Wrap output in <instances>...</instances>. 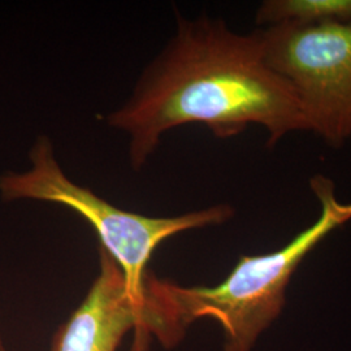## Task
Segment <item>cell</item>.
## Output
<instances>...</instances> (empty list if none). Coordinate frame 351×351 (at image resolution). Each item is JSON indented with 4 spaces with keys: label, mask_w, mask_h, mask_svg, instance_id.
Here are the masks:
<instances>
[{
    "label": "cell",
    "mask_w": 351,
    "mask_h": 351,
    "mask_svg": "<svg viewBox=\"0 0 351 351\" xmlns=\"http://www.w3.org/2000/svg\"><path fill=\"white\" fill-rule=\"evenodd\" d=\"M106 121L128 136L136 169L177 126L203 124L226 139L259 125L268 146L308 132L297 95L265 59L259 32L239 34L208 16L178 17L175 36Z\"/></svg>",
    "instance_id": "1"
},
{
    "label": "cell",
    "mask_w": 351,
    "mask_h": 351,
    "mask_svg": "<svg viewBox=\"0 0 351 351\" xmlns=\"http://www.w3.org/2000/svg\"><path fill=\"white\" fill-rule=\"evenodd\" d=\"M310 188L320 204L314 223L278 250L239 256L220 284L181 287L147 271L143 281L146 339L154 336L171 349L182 341L193 323L211 319L223 329L224 351L252 350L281 314L289 282L306 256L351 220V203L337 199L330 178L314 176Z\"/></svg>",
    "instance_id": "2"
},
{
    "label": "cell",
    "mask_w": 351,
    "mask_h": 351,
    "mask_svg": "<svg viewBox=\"0 0 351 351\" xmlns=\"http://www.w3.org/2000/svg\"><path fill=\"white\" fill-rule=\"evenodd\" d=\"M29 160L26 171H5L0 175V199L53 203L82 216L94 228L101 249L121 268L126 290L139 306L143 304L147 263L162 242L191 229L221 226L234 216V208L226 203L172 217L124 211L65 175L47 136L34 141Z\"/></svg>",
    "instance_id": "3"
},
{
    "label": "cell",
    "mask_w": 351,
    "mask_h": 351,
    "mask_svg": "<svg viewBox=\"0 0 351 351\" xmlns=\"http://www.w3.org/2000/svg\"><path fill=\"white\" fill-rule=\"evenodd\" d=\"M258 32L267 62L297 95L308 132L341 147L351 138V24L287 21Z\"/></svg>",
    "instance_id": "4"
},
{
    "label": "cell",
    "mask_w": 351,
    "mask_h": 351,
    "mask_svg": "<svg viewBox=\"0 0 351 351\" xmlns=\"http://www.w3.org/2000/svg\"><path fill=\"white\" fill-rule=\"evenodd\" d=\"M99 274L85 300L59 328L52 351H116L134 330L132 351H147L143 341L145 303L136 304L126 290L125 277L104 249H99Z\"/></svg>",
    "instance_id": "5"
},
{
    "label": "cell",
    "mask_w": 351,
    "mask_h": 351,
    "mask_svg": "<svg viewBox=\"0 0 351 351\" xmlns=\"http://www.w3.org/2000/svg\"><path fill=\"white\" fill-rule=\"evenodd\" d=\"M351 24V0H267L256 12V24L280 23Z\"/></svg>",
    "instance_id": "6"
},
{
    "label": "cell",
    "mask_w": 351,
    "mask_h": 351,
    "mask_svg": "<svg viewBox=\"0 0 351 351\" xmlns=\"http://www.w3.org/2000/svg\"><path fill=\"white\" fill-rule=\"evenodd\" d=\"M0 351H7L5 350V348H4V345H3V341L0 339Z\"/></svg>",
    "instance_id": "7"
}]
</instances>
